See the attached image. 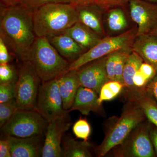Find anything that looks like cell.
Here are the masks:
<instances>
[{"mask_svg":"<svg viewBox=\"0 0 157 157\" xmlns=\"http://www.w3.org/2000/svg\"><path fill=\"white\" fill-rule=\"evenodd\" d=\"M33 11L23 3L10 7L1 6L0 36L21 60L36 37Z\"/></svg>","mask_w":157,"mask_h":157,"instance_id":"obj_1","label":"cell"},{"mask_svg":"<svg viewBox=\"0 0 157 157\" xmlns=\"http://www.w3.org/2000/svg\"><path fill=\"white\" fill-rule=\"evenodd\" d=\"M36 37H52L64 33L78 21L76 6L69 3H53L33 11Z\"/></svg>","mask_w":157,"mask_h":157,"instance_id":"obj_2","label":"cell"},{"mask_svg":"<svg viewBox=\"0 0 157 157\" xmlns=\"http://www.w3.org/2000/svg\"><path fill=\"white\" fill-rule=\"evenodd\" d=\"M22 60L33 67L42 82L54 79L67 73L70 64L46 37H36Z\"/></svg>","mask_w":157,"mask_h":157,"instance_id":"obj_3","label":"cell"},{"mask_svg":"<svg viewBox=\"0 0 157 157\" xmlns=\"http://www.w3.org/2000/svg\"><path fill=\"white\" fill-rule=\"evenodd\" d=\"M126 102L120 117L107 130L101 144L94 148L97 156L106 155L122 142L135 127L146 119L142 109L135 102Z\"/></svg>","mask_w":157,"mask_h":157,"instance_id":"obj_4","label":"cell"},{"mask_svg":"<svg viewBox=\"0 0 157 157\" xmlns=\"http://www.w3.org/2000/svg\"><path fill=\"white\" fill-rule=\"evenodd\" d=\"M137 25L134 26L118 36L104 37L97 45L70 63L69 71L78 70L90 62L117 51L132 49L133 42L137 37Z\"/></svg>","mask_w":157,"mask_h":157,"instance_id":"obj_5","label":"cell"},{"mask_svg":"<svg viewBox=\"0 0 157 157\" xmlns=\"http://www.w3.org/2000/svg\"><path fill=\"white\" fill-rule=\"evenodd\" d=\"M152 124L145 119L131 132L111 152L114 157H155L154 149L150 137Z\"/></svg>","mask_w":157,"mask_h":157,"instance_id":"obj_6","label":"cell"},{"mask_svg":"<svg viewBox=\"0 0 157 157\" xmlns=\"http://www.w3.org/2000/svg\"><path fill=\"white\" fill-rule=\"evenodd\" d=\"M48 124L36 110L18 109L1 128L6 135L28 137L45 135Z\"/></svg>","mask_w":157,"mask_h":157,"instance_id":"obj_7","label":"cell"},{"mask_svg":"<svg viewBox=\"0 0 157 157\" xmlns=\"http://www.w3.org/2000/svg\"><path fill=\"white\" fill-rule=\"evenodd\" d=\"M35 110L48 122L69 114L63 107L57 78L42 82L39 87Z\"/></svg>","mask_w":157,"mask_h":157,"instance_id":"obj_8","label":"cell"},{"mask_svg":"<svg viewBox=\"0 0 157 157\" xmlns=\"http://www.w3.org/2000/svg\"><path fill=\"white\" fill-rule=\"evenodd\" d=\"M41 81L33 67L23 62L16 82L15 100L18 109L35 110Z\"/></svg>","mask_w":157,"mask_h":157,"instance_id":"obj_9","label":"cell"},{"mask_svg":"<svg viewBox=\"0 0 157 157\" xmlns=\"http://www.w3.org/2000/svg\"><path fill=\"white\" fill-rule=\"evenodd\" d=\"M129 12L137 25V36L149 34L157 25V4L145 0H129Z\"/></svg>","mask_w":157,"mask_h":157,"instance_id":"obj_10","label":"cell"},{"mask_svg":"<svg viewBox=\"0 0 157 157\" xmlns=\"http://www.w3.org/2000/svg\"><path fill=\"white\" fill-rule=\"evenodd\" d=\"M71 126L69 114L48 122L44 139L42 157H62L61 143L65 133Z\"/></svg>","mask_w":157,"mask_h":157,"instance_id":"obj_11","label":"cell"},{"mask_svg":"<svg viewBox=\"0 0 157 157\" xmlns=\"http://www.w3.org/2000/svg\"><path fill=\"white\" fill-rule=\"evenodd\" d=\"M107 56L93 61L77 70L81 86L91 89L99 94L102 86L109 81L106 69Z\"/></svg>","mask_w":157,"mask_h":157,"instance_id":"obj_12","label":"cell"},{"mask_svg":"<svg viewBox=\"0 0 157 157\" xmlns=\"http://www.w3.org/2000/svg\"><path fill=\"white\" fill-rule=\"evenodd\" d=\"M43 137H18L6 135L12 157H42L44 143Z\"/></svg>","mask_w":157,"mask_h":157,"instance_id":"obj_13","label":"cell"},{"mask_svg":"<svg viewBox=\"0 0 157 157\" xmlns=\"http://www.w3.org/2000/svg\"><path fill=\"white\" fill-rule=\"evenodd\" d=\"M98 98L99 94L95 91L80 86L76 93L73 106L68 112L78 110L83 115H89L92 112L104 116L105 112L102 105L98 103Z\"/></svg>","mask_w":157,"mask_h":157,"instance_id":"obj_14","label":"cell"},{"mask_svg":"<svg viewBox=\"0 0 157 157\" xmlns=\"http://www.w3.org/2000/svg\"><path fill=\"white\" fill-rule=\"evenodd\" d=\"M76 7L78 12V21L87 26L103 38L105 34L103 14L105 11L96 3Z\"/></svg>","mask_w":157,"mask_h":157,"instance_id":"obj_15","label":"cell"},{"mask_svg":"<svg viewBox=\"0 0 157 157\" xmlns=\"http://www.w3.org/2000/svg\"><path fill=\"white\" fill-rule=\"evenodd\" d=\"M132 50L144 62L153 66L157 74V37L150 34L137 36L133 42Z\"/></svg>","mask_w":157,"mask_h":157,"instance_id":"obj_16","label":"cell"},{"mask_svg":"<svg viewBox=\"0 0 157 157\" xmlns=\"http://www.w3.org/2000/svg\"><path fill=\"white\" fill-rule=\"evenodd\" d=\"M58 79L63 107L68 111L73 106L78 88L81 86L77 70L68 71L58 77Z\"/></svg>","mask_w":157,"mask_h":157,"instance_id":"obj_17","label":"cell"},{"mask_svg":"<svg viewBox=\"0 0 157 157\" xmlns=\"http://www.w3.org/2000/svg\"><path fill=\"white\" fill-rule=\"evenodd\" d=\"M47 38L59 53L63 57L72 61L71 63L84 53L78 43L66 33Z\"/></svg>","mask_w":157,"mask_h":157,"instance_id":"obj_18","label":"cell"},{"mask_svg":"<svg viewBox=\"0 0 157 157\" xmlns=\"http://www.w3.org/2000/svg\"><path fill=\"white\" fill-rule=\"evenodd\" d=\"M64 33L68 34L78 43L84 52L97 45L103 38L79 21L76 22Z\"/></svg>","mask_w":157,"mask_h":157,"instance_id":"obj_19","label":"cell"},{"mask_svg":"<svg viewBox=\"0 0 157 157\" xmlns=\"http://www.w3.org/2000/svg\"><path fill=\"white\" fill-rule=\"evenodd\" d=\"M143 62L142 59L133 51L127 59L122 76V83L124 85L123 97L126 101L135 94L133 77Z\"/></svg>","mask_w":157,"mask_h":157,"instance_id":"obj_20","label":"cell"},{"mask_svg":"<svg viewBox=\"0 0 157 157\" xmlns=\"http://www.w3.org/2000/svg\"><path fill=\"white\" fill-rule=\"evenodd\" d=\"M132 52V49H125L117 51L107 56L106 69L109 80L119 81L122 83L125 64Z\"/></svg>","mask_w":157,"mask_h":157,"instance_id":"obj_21","label":"cell"},{"mask_svg":"<svg viewBox=\"0 0 157 157\" xmlns=\"http://www.w3.org/2000/svg\"><path fill=\"white\" fill-rule=\"evenodd\" d=\"M62 157H91V145L88 141H79L69 134L64 135L62 140Z\"/></svg>","mask_w":157,"mask_h":157,"instance_id":"obj_22","label":"cell"},{"mask_svg":"<svg viewBox=\"0 0 157 157\" xmlns=\"http://www.w3.org/2000/svg\"><path fill=\"white\" fill-rule=\"evenodd\" d=\"M141 108L147 119L157 127V102L147 91L135 96L130 101Z\"/></svg>","mask_w":157,"mask_h":157,"instance_id":"obj_23","label":"cell"},{"mask_svg":"<svg viewBox=\"0 0 157 157\" xmlns=\"http://www.w3.org/2000/svg\"><path fill=\"white\" fill-rule=\"evenodd\" d=\"M106 11L107 26L111 32H122L128 28V22L125 13L124 8L117 7Z\"/></svg>","mask_w":157,"mask_h":157,"instance_id":"obj_24","label":"cell"},{"mask_svg":"<svg viewBox=\"0 0 157 157\" xmlns=\"http://www.w3.org/2000/svg\"><path fill=\"white\" fill-rule=\"evenodd\" d=\"M124 85L121 82L109 80L104 83L100 90L98 102L102 105L104 101H111L122 91Z\"/></svg>","mask_w":157,"mask_h":157,"instance_id":"obj_25","label":"cell"},{"mask_svg":"<svg viewBox=\"0 0 157 157\" xmlns=\"http://www.w3.org/2000/svg\"><path fill=\"white\" fill-rule=\"evenodd\" d=\"M73 132L77 138L88 141L91 133V128L86 118L80 117L73 124Z\"/></svg>","mask_w":157,"mask_h":157,"instance_id":"obj_26","label":"cell"},{"mask_svg":"<svg viewBox=\"0 0 157 157\" xmlns=\"http://www.w3.org/2000/svg\"><path fill=\"white\" fill-rule=\"evenodd\" d=\"M18 109L15 99L0 103V127H2Z\"/></svg>","mask_w":157,"mask_h":157,"instance_id":"obj_27","label":"cell"},{"mask_svg":"<svg viewBox=\"0 0 157 157\" xmlns=\"http://www.w3.org/2000/svg\"><path fill=\"white\" fill-rule=\"evenodd\" d=\"M18 78L16 70L8 63L0 64V84L16 83Z\"/></svg>","mask_w":157,"mask_h":157,"instance_id":"obj_28","label":"cell"},{"mask_svg":"<svg viewBox=\"0 0 157 157\" xmlns=\"http://www.w3.org/2000/svg\"><path fill=\"white\" fill-rule=\"evenodd\" d=\"M16 83L0 84V103L15 99Z\"/></svg>","mask_w":157,"mask_h":157,"instance_id":"obj_29","label":"cell"},{"mask_svg":"<svg viewBox=\"0 0 157 157\" xmlns=\"http://www.w3.org/2000/svg\"><path fill=\"white\" fill-rule=\"evenodd\" d=\"M129 0H97L96 4L105 11L113 8H125L128 6Z\"/></svg>","mask_w":157,"mask_h":157,"instance_id":"obj_30","label":"cell"},{"mask_svg":"<svg viewBox=\"0 0 157 157\" xmlns=\"http://www.w3.org/2000/svg\"><path fill=\"white\" fill-rule=\"evenodd\" d=\"M72 1L73 0H23V3L34 10L41 6L53 3L72 4Z\"/></svg>","mask_w":157,"mask_h":157,"instance_id":"obj_31","label":"cell"},{"mask_svg":"<svg viewBox=\"0 0 157 157\" xmlns=\"http://www.w3.org/2000/svg\"><path fill=\"white\" fill-rule=\"evenodd\" d=\"M139 70L149 82L151 81L157 74L153 66L144 62L140 65Z\"/></svg>","mask_w":157,"mask_h":157,"instance_id":"obj_32","label":"cell"},{"mask_svg":"<svg viewBox=\"0 0 157 157\" xmlns=\"http://www.w3.org/2000/svg\"><path fill=\"white\" fill-rule=\"evenodd\" d=\"M10 55L7 44L2 37L0 36V64L8 63L10 61Z\"/></svg>","mask_w":157,"mask_h":157,"instance_id":"obj_33","label":"cell"},{"mask_svg":"<svg viewBox=\"0 0 157 157\" xmlns=\"http://www.w3.org/2000/svg\"><path fill=\"white\" fill-rule=\"evenodd\" d=\"M0 157H11L10 145L6 138L0 140Z\"/></svg>","mask_w":157,"mask_h":157,"instance_id":"obj_34","label":"cell"},{"mask_svg":"<svg viewBox=\"0 0 157 157\" xmlns=\"http://www.w3.org/2000/svg\"><path fill=\"white\" fill-rule=\"evenodd\" d=\"M147 90L157 102V74L148 83Z\"/></svg>","mask_w":157,"mask_h":157,"instance_id":"obj_35","label":"cell"},{"mask_svg":"<svg viewBox=\"0 0 157 157\" xmlns=\"http://www.w3.org/2000/svg\"><path fill=\"white\" fill-rule=\"evenodd\" d=\"M150 137L157 157V127L152 124L150 131Z\"/></svg>","mask_w":157,"mask_h":157,"instance_id":"obj_36","label":"cell"},{"mask_svg":"<svg viewBox=\"0 0 157 157\" xmlns=\"http://www.w3.org/2000/svg\"><path fill=\"white\" fill-rule=\"evenodd\" d=\"M1 6L2 7H10L17 6L22 4L23 0H0Z\"/></svg>","mask_w":157,"mask_h":157,"instance_id":"obj_37","label":"cell"},{"mask_svg":"<svg viewBox=\"0 0 157 157\" xmlns=\"http://www.w3.org/2000/svg\"><path fill=\"white\" fill-rule=\"evenodd\" d=\"M97 0H73L72 3L76 6H87L95 4Z\"/></svg>","mask_w":157,"mask_h":157,"instance_id":"obj_38","label":"cell"},{"mask_svg":"<svg viewBox=\"0 0 157 157\" xmlns=\"http://www.w3.org/2000/svg\"><path fill=\"white\" fill-rule=\"evenodd\" d=\"M150 34V35H152V36L157 37V25L153 29V30L150 33V34Z\"/></svg>","mask_w":157,"mask_h":157,"instance_id":"obj_39","label":"cell"},{"mask_svg":"<svg viewBox=\"0 0 157 157\" xmlns=\"http://www.w3.org/2000/svg\"><path fill=\"white\" fill-rule=\"evenodd\" d=\"M145 1L155 3V4H157V0H145Z\"/></svg>","mask_w":157,"mask_h":157,"instance_id":"obj_40","label":"cell"}]
</instances>
